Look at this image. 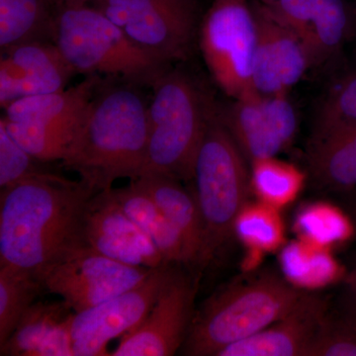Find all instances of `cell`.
Segmentation results:
<instances>
[{
    "label": "cell",
    "mask_w": 356,
    "mask_h": 356,
    "mask_svg": "<svg viewBox=\"0 0 356 356\" xmlns=\"http://www.w3.org/2000/svg\"><path fill=\"white\" fill-rule=\"evenodd\" d=\"M255 2L252 6L257 26L254 91L266 95H283L313 65L310 54L298 35L276 20L266 6Z\"/></svg>",
    "instance_id": "obj_16"
},
{
    "label": "cell",
    "mask_w": 356,
    "mask_h": 356,
    "mask_svg": "<svg viewBox=\"0 0 356 356\" xmlns=\"http://www.w3.org/2000/svg\"><path fill=\"white\" fill-rule=\"evenodd\" d=\"M147 106V149L143 175L188 181L214 107L181 70H166L152 86Z\"/></svg>",
    "instance_id": "obj_5"
},
{
    "label": "cell",
    "mask_w": 356,
    "mask_h": 356,
    "mask_svg": "<svg viewBox=\"0 0 356 356\" xmlns=\"http://www.w3.org/2000/svg\"><path fill=\"white\" fill-rule=\"evenodd\" d=\"M234 234L248 250L268 252L284 241V226L278 209L257 200L248 202L235 222Z\"/></svg>",
    "instance_id": "obj_28"
},
{
    "label": "cell",
    "mask_w": 356,
    "mask_h": 356,
    "mask_svg": "<svg viewBox=\"0 0 356 356\" xmlns=\"http://www.w3.org/2000/svg\"><path fill=\"white\" fill-rule=\"evenodd\" d=\"M51 42L74 72L86 76L152 86L170 69V64L142 50L91 4H58Z\"/></svg>",
    "instance_id": "obj_4"
},
{
    "label": "cell",
    "mask_w": 356,
    "mask_h": 356,
    "mask_svg": "<svg viewBox=\"0 0 356 356\" xmlns=\"http://www.w3.org/2000/svg\"><path fill=\"white\" fill-rule=\"evenodd\" d=\"M112 193L140 229L149 238L168 264L187 266L181 236L154 199L133 181Z\"/></svg>",
    "instance_id": "obj_20"
},
{
    "label": "cell",
    "mask_w": 356,
    "mask_h": 356,
    "mask_svg": "<svg viewBox=\"0 0 356 356\" xmlns=\"http://www.w3.org/2000/svg\"><path fill=\"white\" fill-rule=\"evenodd\" d=\"M306 293L273 273L231 283L194 314L182 353L217 356L286 316Z\"/></svg>",
    "instance_id": "obj_3"
},
{
    "label": "cell",
    "mask_w": 356,
    "mask_h": 356,
    "mask_svg": "<svg viewBox=\"0 0 356 356\" xmlns=\"http://www.w3.org/2000/svg\"><path fill=\"white\" fill-rule=\"evenodd\" d=\"M74 314L51 330L32 356H74L72 332Z\"/></svg>",
    "instance_id": "obj_33"
},
{
    "label": "cell",
    "mask_w": 356,
    "mask_h": 356,
    "mask_svg": "<svg viewBox=\"0 0 356 356\" xmlns=\"http://www.w3.org/2000/svg\"><path fill=\"white\" fill-rule=\"evenodd\" d=\"M313 178L336 191L356 187V124L316 127L308 153Z\"/></svg>",
    "instance_id": "obj_19"
},
{
    "label": "cell",
    "mask_w": 356,
    "mask_h": 356,
    "mask_svg": "<svg viewBox=\"0 0 356 356\" xmlns=\"http://www.w3.org/2000/svg\"><path fill=\"white\" fill-rule=\"evenodd\" d=\"M58 0H0L1 51L31 41H50Z\"/></svg>",
    "instance_id": "obj_21"
},
{
    "label": "cell",
    "mask_w": 356,
    "mask_h": 356,
    "mask_svg": "<svg viewBox=\"0 0 356 356\" xmlns=\"http://www.w3.org/2000/svg\"><path fill=\"white\" fill-rule=\"evenodd\" d=\"M355 228H356V208L355 211Z\"/></svg>",
    "instance_id": "obj_37"
},
{
    "label": "cell",
    "mask_w": 356,
    "mask_h": 356,
    "mask_svg": "<svg viewBox=\"0 0 356 356\" xmlns=\"http://www.w3.org/2000/svg\"><path fill=\"white\" fill-rule=\"evenodd\" d=\"M350 17L343 0H318L304 44L312 64L322 62L336 53L346 41Z\"/></svg>",
    "instance_id": "obj_25"
},
{
    "label": "cell",
    "mask_w": 356,
    "mask_h": 356,
    "mask_svg": "<svg viewBox=\"0 0 356 356\" xmlns=\"http://www.w3.org/2000/svg\"><path fill=\"white\" fill-rule=\"evenodd\" d=\"M131 181L154 199L181 236L187 266L201 268L204 229L193 192L185 189L179 180L156 173H147Z\"/></svg>",
    "instance_id": "obj_18"
},
{
    "label": "cell",
    "mask_w": 356,
    "mask_h": 356,
    "mask_svg": "<svg viewBox=\"0 0 356 356\" xmlns=\"http://www.w3.org/2000/svg\"><path fill=\"white\" fill-rule=\"evenodd\" d=\"M199 44L211 76L234 99L255 92L257 26L248 0H214L199 30Z\"/></svg>",
    "instance_id": "obj_8"
},
{
    "label": "cell",
    "mask_w": 356,
    "mask_h": 356,
    "mask_svg": "<svg viewBox=\"0 0 356 356\" xmlns=\"http://www.w3.org/2000/svg\"><path fill=\"white\" fill-rule=\"evenodd\" d=\"M83 236L88 247L128 266L153 269L168 264L124 211L112 188L96 192L89 199L83 213Z\"/></svg>",
    "instance_id": "obj_14"
},
{
    "label": "cell",
    "mask_w": 356,
    "mask_h": 356,
    "mask_svg": "<svg viewBox=\"0 0 356 356\" xmlns=\"http://www.w3.org/2000/svg\"><path fill=\"white\" fill-rule=\"evenodd\" d=\"M245 161L214 110L199 147L192 177L204 229L201 268L229 242L236 218L248 202L252 186Z\"/></svg>",
    "instance_id": "obj_6"
},
{
    "label": "cell",
    "mask_w": 356,
    "mask_h": 356,
    "mask_svg": "<svg viewBox=\"0 0 356 356\" xmlns=\"http://www.w3.org/2000/svg\"><path fill=\"white\" fill-rule=\"evenodd\" d=\"M43 286L34 274L0 266V346L13 334Z\"/></svg>",
    "instance_id": "obj_26"
},
{
    "label": "cell",
    "mask_w": 356,
    "mask_h": 356,
    "mask_svg": "<svg viewBox=\"0 0 356 356\" xmlns=\"http://www.w3.org/2000/svg\"><path fill=\"white\" fill-rule=\"evenodd\" d=\"M327 314L325 300L307 292L286 316L217 356H306Z\"/></svg>",
    "instance_id": "obj_17"
},
{
    "label": "cell",
    "mask_w": 356,
    "mask_h": 356,
    "mask_svg": "<svg viewBox=\"0 0 356 356\" xmlns=\"http://www.w3.org/2000/svg\"><path fill=\"white\" fill-rule=\"evenodd\" d=\"M58 1L67 6H83V4H92L95 0H58Z\"/></svg>",
    "instance_id": "obj_35"
},
{
    "label": "cell",
    "mask_w": 356,
    "mask_h": 356,
    "mask_svg": "<svg viewBox=\"0 0 356 356\" xmlns=\"http://www.w3.org/2000/svg\"><path fill=\"white\" fill-rule=\"evenodd\" d=\"M250 186L257 200L276 209L293 202L305 181L296 166L275 158L259 159L250 163Z\"/></svg>",
    "instance_id": "obj_24"
},
{
    "label": "cell",
    "mask_w": 356,
    "mask_h": 356,
    "mask_svg": "<svg viewBox=\"0 0 356 356\" xmlns=\"http://www.w3.org/2000/svg\"><path fill=\"white\" fill-rule=\"evenodd\" d=\"M219 115L250 163L275 158L291 144L298 128V117L286 93L252 92L235 99L225 113Z\"/></svg>",
    "instance_id": "obj_13"
},
{
    "label": "cell",
    "mask_w": 356,
    "mask_h": 356,
    "mask_svg": "<svg viewBox=\"0 0 356 356\" xmlns=\"http://www.w3.org/2000/svg\"><path fill=\"white\" fill-rule=\"evenodd\" d=\"M74 313L64 300L32 304L10 337L0 346V355L32 356L51 330Z\"/></svg>",
    "instance_id": "obj_23"
},
{
    "label": "cell",
    "mask_w": 356,
    "mask_h": 356,
    "mask_svg": "<svg viewBox=\"0 0 356 356\" xmlns=\"http://www.w3.org/2000/svg\"><path fill=\"white\" fill-rule=\"evenodd\" d=\"M138 86L102 81L62 163L95 192L144 172L147 106Z\"/></svg>",
    "instance_id": "obj_2"
},
{
    "label": "cell",
    "mask_w": 356,
    "mask_h": 356,
    "mask_svg": "<svg viewBox=\"0 0 356 356\" xmlns=\"http://www.w3.org/2000/svg\"><path fill=\"white\" fill-rule=\"evenodd\" d=\"M32 156L11 137L0 123V188L6 189L21 180L43 172Z\"/></svg>",
    "instance_id": "obj_31"
},
{
    "label": "cell",
    "mask_w": 356,
    "mask_h": 356,
    "mask_svg": "<svg viewBox=\"0 0 356 356\" xmlns=\"http://www.w3.org/2000/svg\"><path fill=\"white\" fill-rule=\"evenodd\" d=\"M255 1L259 2V3L264 4L266 6H270L275 3L277 0H255Z\"/></svg>",
    "instance_id": "obj_36"
},
{
    "label": "cell",
    "mask_w": 356,
    "mask_h": 356,
    "mask_svg": "<svg viewBox=\"0 0 356 356\" xmlns=\"http://www.w3.org/2000/svg\"><path fill=\"white\" fill-rule=\"evenodd\" d=\"M102 76H86L72 88L16 100L1 122L18 144L42 163L65 158Z\"/></svg>",
    "instance_id": "obj_7"
},
{
    "label": "cell",
    "mask_w": 356,
    "mask_h": 356,
    "mask_svg": "<svg viewBox=\"0 0 356 356\" xmlns=\"http://www.w3.org/2000/svg\"><path fill=\"white\" fill-rule=\"evenodd\" d=\"M327 250L302 240L288 243L280 257L285 280L304 291L327 286L339 280L343 274L341 266Z\"/></svg>",
    "instance_id": "obj_22"
},
{
    "label": "cell",
    "mask_w": 356,
    "mask_h": 356,
    "mask_svg": "<svg viewBox=\"0 0 356 356\" xmlns=\"http://www.w3.org/2000/svg\"><path fill=\"white\" fill-rule=\"evenodd\" d=\"M294 229L300 240L317 247L329 248L346 242L353 227L348 217L331 204L312 203L301 208L295 218Z\"/></svg>",
    "instance_id": "obj_27"
},
{
    "label": "cell",
    "mask_w": 356,
    "mask_h": 356,
    "mask_svg": "<svg viewBox=\"0 0 356 356\" xmlns=\"http://www.w3.org/2000/svg\"><path fill=\"white\" fill-rule=\"evenodd\" d=\"M341 317L356 331V264L343 278Z\"/></svg>",
    "instance_id": "obj_34"
},
{
    "label": "cell",
    "mask_w": 356,
    "mask_h": 356,
    "mask_svg": "<svg viewBox=\"0 0 356 356\" xmlns=\"http://www.w3.org/2000/svg\"><path fill=\"white\" fill-rule=\"evenodd\" d=\"M177 266L146 318L110 355L172 356L182 348L194 317L197 285Z\"/></svg>",
    "instance_id": "obj_12"
},
{
    "label": "cell",
    "mask_w": 356,
    "mask_h": 356,
    "mask_svg": "<svg viewBox=\"0 0 356 356\" xmlns=\"http://www.w3.org/2000/svg\"><path fill=\"white\" fill-rule=\"evenodd\" d=\"M91 6L166 64L188 57L196 30L194 0H95Z\"/></svg>",
    "instance_id": "obj_9"
},
{
    "label": "cell",
    "mask_w": 356,
    "mask_h": 356,
    "mask_svg": "<svg viewBox=\"0 0 356 356\" xmlns=\"http://www.w3.org/2000/svg\"><path fill=\"white\" fill-rule=\"evenodd\" d=\"M306 356H356V331L343 317L327 314Z\"/></svg>",
    "instance_id": "obj_29"
},
{
    "label": "cell",
    "mask_w": 356,
    "mask_h": 356,
    "mask_svg": "<svg viewBox=\"0 0 356 356\" xmlns=\"http://www.w3.org/2000/svg\"><path fill=\"white\" fill-rule=\"evenodd\" d=\"M356 124V70L331 89L322 105L317 127Z\"/></svg>",
    "instance_id": "obj_30"
},
{
    "label": "cell",
    "mask_w": 356,
    "mask_h": 356,
    "mask_svg": "<svg viewBox=\"0 0 356 356\" xmlns=\"http://www.w3.org/2000/svg\"><path fill=\"white\" fill-rule=\"evenodd\" d=\"M76 72L50 41L26 42L1 51L0 105L67 88Z\"/></svg>",
    "instance_id": "obj_15"
},
{
    "label": "cell",
    "mask_w": 356,
    "mask_h": 356,
    "mask_svg": "<svg viewBox=\"0 0 356 356\" xmlns=\"http://www.w3.org/2000/svg\"><path fill=\"white\" fill-rule=\"evenodd\" d=\"M318 2V0H277L273 6L266 7L276 20L298 35L304 42Z\"/></svg>",
    "instance_id": "obj_32"
},
{
    "label": "cell",
    "mask_w": 356,
    "mask_h": 356,
    "mask_svg": "<svg viewBox=\"0 0 356 356\" xmlns=\"http://www.w3.org/2000/svg\"><path fill=\"white\" fill-rule=\"evenodd\" d=\"M96 193L83 180L40 172L0 194V266L39 274L86 245L83 218Z\"/></svg>",
    "instance_id": "obj_1"
},
{
    "label": "cell",
    "mask_w": 356,
    "mask_h": 356,
    "mask_svg": "<svg viewBox=\"0 0 356 356\" xmlns=\"http://www.w3.org/2000/svg\"><path fill=\"white\" fill-rule=\"evenodd\" d=\"M177 264L151 269L144 280L118 296L74 313L72 332L74 356L110 355V341L135 330L151 311Z\"/></svg>",
    "instance_id": "obj_11"
},
{
    "label": "cell",
    "mask_w": 356,
    "mask_h": 356,
    "mask_svg": "<svg viewBox=\"0 0 356 356\" xmlns=\"http://www.w3.org/2000/svg\"><path fill=\"white\" fill-rule=\"evenodd\" d=\"M149 271L114 261L84 245L46 267L38 280L44 290L58 295L79 313L136 286Z\"/></svg>",
    "instance_id": "obj_10"
}]
</instances>
